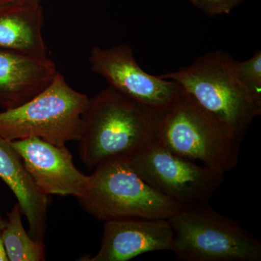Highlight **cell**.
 <instances>
[{"label": "cell", "instance_id": "9a60e30c", "mask_svg": "<svg viewBox=\"0 0 261 261\" xmlns=\"http://www.w3.org/2000/svg\"><path fill=\"white\" fill-rule=\"evenodd\" d=\"M232 70L239 83L255 102L261 105V51H257L246 61L233 59Z\"/></svg>", "mask_w": 261, "mask_h": 261}, {"label": "cell", "instance_id": "7c38bea8", "mask_svg": "<svg viewBox=\"0 0 261 261\" xmlns=\"http://www.w3.org/2000/svg\"><path fill=\"white\" fill-rule=\"evenodd\" d=\"M0 178L9 187L18 200L22 214L34 240L43 242L47 228L49 196L44 195L33 181L21 158L10 141L0 137Z\"/></svg>", "mask_w": 261, "mask_h": 261}, {"label": "cell", "instance_id": "5b68a950", "mask_svg": "<svg viewBox=\"0 0 261 261\" xmlns=\"http://www.w3.org/2000/svg\"><path fill=\"white\" fill-rule=\"evenodd\" d=\"M76 199L86 212L104 222L168 219L181 209L149 187L123 158L108 160L94 168L87 188Z\"/></svg>", "mask_w": 261, "mask_h": 261}, {"label": "cell", "instance_id": "7a4b0ae2", "mask_svg": "<svg viewBox=\"0 0 261 261\" xmlns=\"http://www.w3.org/2000/svg\"><path fill=\"white\" fill-rule=\"evenodd\" d=\"M233 59L225 51H211L188 66L161 76L179 84L201 108L242 142L253 120L260 116L261 105L239 83L231 66Z\"/></svg>", "mask_w": 261, "mask_h": 261}, {"label": "cell", "instance_id": "ba28073f", "mask_svg": "<svg viewBox=\"0 0 261 261\" xmlns=\"http://www.w3.org/2000/svg\"><path fill=\"white\" fill-rule=\"evenodd\" d=\"M91 69L109 86L132 100L161 112L181 93V86L140 68L132 48L124 44L109 48L94 46L89 57Z\"/></svg>", "mask_w": 261, "mask_h": 261}, {"label": "cell", "instance_id": "2e32d148", "mask_svg": "<svg viewBox=\"0 0 261 261\" xmlns=\"http://www.w3.org/2000/svg\"><path fill=\"white\" fill-rule=\"evenodd\" d=\"M195 8L211 17L229 14L243 0H189Z\"/></svg>", "mask_w": 261, "mask_h": 261}, {"label": "cell", "instance_id": "52a82bcc", "mask_svg": "<svg viewBox=\"0 0 261 261\" xmlns=\"http://www.w3.org/2000/svg\"><path fill=\"white\" fill-rule=\"evenodd\" d=\"M149 187L181 207L208 202L224 174L175 154L152 141L127 159Z\"/></svg>", "mask_w": 261, "mask_h": 261}, {"label": "cell", "instance_id": "6da1fadb", "mask_svg": "<svg viewBox=\"0 0 261 261\" xmlns=\"http://www.w3.org/2000/svg\"><path fill=\"white\" fill-rule=\"evenodd\" d=\"M159 114L111 86L102 89L82 113L81 161L90 171L110 159H128L154 140Z\"/></svg>", "mask_w": 261, "mask_h": 261}, {"label": "cell", "instance_id": "d6986e66", "mask_svg": "<svg viewBox=\"0 0 261 261\" xmlns=\"http://www.w3.org/2000/svg\"><path fill=\"white\" fill-rule=\"evenodd\" d=\"M25 1L28 2V3H33V4L41 5V3H42V0H25Z\"/></svg>", "mask_w": 261, "mask_h": 261}, {"label": "cell", "instance_id": "5bb4252c", "mask_svg": "<svg viewBox=\"0 0 261 261\" xmlns=\"http://www.w3.org/2000/svg\"><path fill=\"white\" fill-rule=\"evenodd\" d=\"M22 211L18 203L8 213L6 226L2 233L3 245L8 261L45 260V245L34 240L22 223Z\"/></svg>", "mask_w": 261, "mask_h": 261}, {"label": "cell", "instance_id": "4fadbf2b", "mask_svg": "<svg viewBox=\"0 0 261 261\" xmlns=\"http://www.w3.org/2000/svg\"><path fill=\"white\" fill-rule=\"evenodd\" d=\"M42 5L25 3L0 10V48L47 57Z\"/></svg>", "mask_w": 261, "mask_h": 261}, {"label": "cell", "instance_id": "30bf717a", "mask_svg": "<svg viewBox=\"0 0 261 261\" xmlns=\"http://www.w3.org/2000/svg\"><path fill=\"white\" fill-rule=\"evenodd\" d=\"M172 230L168 219H121L105 221L99 251L89 261H126L157 251H171Z\"/></svg>", "mask_w": 261, "mask_h": 261}, {"label": "cell", "instance_id": "8fae6325", "mask_svg": "<svg viewBox=\"0 0 261 261\" xmlns=\"http://www.w3.org/2000/svg\"><path fill=\"white\" fill-rule=\"evenodd\" d=\"M58 72L47 56L0 48V106L8 110L27 102L44 90Z\"/></svg>", "mask_w": 261, "mask_h": 261}, {"label": "cell", "instance_id": "9c48e42d", "mask_svg": "<svg viewBox=\"0 0 261 261\" xmlns=\"http://www.w3.org/2000/svg\"><path fill=\"white\" fill-rule=\"evenodd\" d=\"M39 191L46 195L73 196L83 194L89 176L81 172L73 156L64 147L37 138L10 141Z\"/></svg>", "mask_w": 261, "mask_h": 261}, {"label": "cell", "instance_id": "277c9868", "mask_svg": "<svg viewBox=\"0 0 261 261\" xmlns=\"http://www.w3.org/2000/svg\"><path fill=\"white\" fill-rule=\"evenodd\" d=\"M171 252L183 261H260L261 243L237 220L206 203L181 207L168 219Z\"/></svg>", "mask_w": 261, "mask_h": 261}, {"label": "cell", "instance_id": "8992f818", "mask_svg": "<svg viewBox=\"0 0 261 261\" xmlns=\"http://www.w3.org/2000/svg\"><path fill=\"white\" fill-rule=\"evenodd\" d=\"M89 98L58 72L44 90L27 102L0 112V137L8 141L37 137L58 147L79 141Z\"/></svg>", "mask_w": 261, "mask_h": 261}, {"label": "cell", "instance_id": "ac0fdd59", "mask_svg": "<svg viewBox=\"0 0 261 261\" xmlns=\"http://www.w3.org/2000/svg\"><path fill=\"white\" fill-rule=\"evenodd\" d=\"M25 0H0V10L10 8L14 5L25 3Z\"/></svg>", "mask_w": 261, "mask_h": 261}, {"label": "cell", "instance_id": "e0dca14e", "mask_svg": "<svg viewBox=\"0 0 261 261\" xmlns=\"http://www.w3.org/2000/svg\"><path fill=\"white\" fill-rule=\"evenodd\" d=\"M7 221L3 219L0 215V261H8L7 257L6 252H5L4 245H3V239H2V233L6 226Z\"/></svg>", "mask_w": 261, "mask_h": 261}, {"label": "cell", "instance_id": "3957f363", "mask_svg": "<svg viewBox=\"0 0 261 261\" xmlns=\"http://www.w3.org/2000/svg\"><path fill=\"white\" fill-rule=\"evenodd\" d=\"M154 140L175 154L225 174L236 167L241 141L229 133L182 89L159 112Z\"/></svg>", "mask_w": 261, "mask_h": 261}]
</instances>
